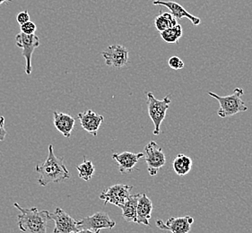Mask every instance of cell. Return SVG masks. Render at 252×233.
Here are the masks:
<instances>
[{"mask_svg": "<svg viewBox=\"0 0 252 233\" xmlns=\"http://www.w3.org/2000/svg\"><path fill=\"white\" fill-rule=\"evenodd\" d=\"M15 207L20 212L17 215V224L22 233H47L48 222L51 221L48 211H39L37 207L23 208L17 203Z\"/></svg>", "mask_w": 252, "mask_h": 233, "instance_id": "2", "label": "cell"}, {"mask_svg": "<svg viewBox=\"0 0 252 233\" xmlns=\"http://www.w3.org/2000/svg\"><path fill=\"white\" fill-rule=\"evenodd\" d=\"M84 162L81 163L80 165L76 166V170L78 171V176L85 181L91 180L92 177L94 174L95 169L93 164V162L87 161L86 157H84Z\"/></svg>", "mask_w": 252, "mask_h": 233, "instance_id": "21", "label": "cell"}, {"mask_svg": "<svg viewBox=\"0 0 252 233\" xmlns=\"http://www.w3.org/2000/svg\"><path fill=\"white\" fill-rule=\"evenodd\" d=\"M168 65L173 70H181L184 67V62L179 57L172 56L168 61Z\"/></svg>", "mask_w": 252, "mask_h": 233, "instance_id": "22", "label": "cell"}, {"mask_svg": "<svg viewBox=\"0 0 252 233\" xmlns=\"http://www.w3.org/2000/svg\"><path fill=\"white\" fill-rule=\"evenodd\" d=\"M35 170L36 173L39 174L38 183L42 187H46L51 183L61 182L71 177L70 173L64 164V159L56 156L52 145L49 146V154L45 162L38 164Z\"/></svg>", "mask_w": 252, "mask_h": 233, "instance_id": "1", "label": "cell"}, {"mask_svg": "<svg viewBox=\"0 0 252 233\" xmlns=\"http://www.w3.org/2000/svg\"><path fill=\"white\" fill-rule=\"evenodd\" d=\"M194 218L191 216L172 217L165 222L157 220V226L163 231H169L172 233H189L191 230Z\"/></svg>", "mask_w": 252, "mask_h": 233, "instance_id": "11", "label": "cell"}, {"mask_svg": "<svg viewBox=\"0 0 252 233\" xmlns=\"http://www.w3.org/2000/svg\"><path fill=\"white\" fill-rule=\"evenodd\" d=\"M207 93L208 95L217 99L219 102L220 109L218 110L217 113L221 117L233 116L240 112H246L248 110V107L242 101V96L244 94V91L242 88L234 89L232 95L228 96H219L218 94L212 91H208Z\"/></svg>", "mask_w": 252, "mask_h": 233, "instance_id": "3", "label": "cell"}, {"mask_svg": "<svg viewBox=\"0 0 252 233\" xmlns=\"http://www.w3.org/2000/svg\"><path fill=\"white\" fill-rule=\"evenodd\" d=\"M177 19L170 13H161L157 15L155 19V26L157 30L160 32L162 30H166L169 28H172L173 26H177Z\"/></svg>", "mask_w": 252, "mask_h": 233, "instance_id": "20", "label": "cell"}, {"mask_svg": "<svg viewBox=\"0 0 252 233\" xmlns=\"http://www.w3.org/2000/svg\"><path fill=\"white\" fill-rule=\"evenodd\" d=\"M116 222L111 220L109 214L104 212H97L89 217L77 221L78 230H90L98 232L102 229H112L115 227Z\"/></svg>", "mask_w": 252, "mask_h": 233, "instance_id": "8", "label": "cell"}, {"mask_svg": "<svg viewBox=\"0 0 252 233\" xmlns=\"http://www.w3.org/2000/svg\"><path fill=\"white\" fill-rule=\"evenodd\" d=\"M140 196L141 194H131L129 198H127L126 203L121 207L122 217L128 223H136V208Z\"/></svg>", "mask_w": 252, "mask_h": 233, "instance_id": "17", "label": "cell"}, {"mask_svg": "<svg viewBox=\"0 0 252 233\" xmlns=\"http://www.w3.org/2000/svg\"><path fill=\"white\" fill-rule=\"evenodd\" d=\"M183 34L182 26L181 25H177L172 28H169L166 30H162L160 32L161 39L168 44H176L180 41Z\"/></svg>", "mask_w": 252, "mask_h": 233, "instance_id": "19", "label": "cell"}, {"mask_svg": "<svg viewBox=\"0 0 252 233\" xmlns=\"http://www.w3.org/2000/svg\"><path fill=\"white\" fill-rule=\"evenodd\" d=\"M144 158V153L124 152L121 153H113L112 159L119 164L120 172L122 174L130 173L137 162Z\"/></svg>", "mask_w": 252, "mask_h": 233, "instance_id": "12", "label": "cell"}, {"mask_svg": "<svg viewBox=\"0 0 252 233\" xmlns=\"http://www.w3.org/2000/svg\"><path fill=\"white\" fill-rule=\"evenodd\" d=\"M133 186L117 184L107 189H104L101 195L100 199L104 201V204L110 203L118 207L121 208L126 203L127 198L131 195Z\"/></svg>", "mask_w": 252, "mask_h": 233, "instance_id": "7", "label": "cell"}, {"mask_svg": "<svg viewBox=\"0 0 252 233\" xmlns=\"http://www.w3.org/2000/svg\"><path fill=\"white\" fill-rule=\"evenodd\" d=\"M100 233V231L93 232V231H90V230H78L76 233Z\"/></svg>", "mask_w": 252, "mask_h": 233, "instance_id": "26", "label": "cell"}, {"mask_svg": "<svg viewBox=\"0 0 252 233\" xmlns=\"http://www.w3.org/2000/svg\"><path fill=\"white\" fill-rule=\"evenodd\" d=\"M54 126L58 129V131L61 132V134L66 137L69 138L71 137V133L75 127L76 120L74 117H72L70 115L62 113V112H54Z\"/></svg>", "mask_w": 252, "mask_h": 233, "instance_id": "16", "label": "cell"}, {"mask_svg": "<svg viewBox=\"0 0 252 233\" xmlns=\"http://www.w3.org/2000/svg\"><path fill=\"white\" fill-rule=\"evenodd\" d=\"M155 5H162L165 6L169 10L171 11L172 14L177 20L182 19L186 17L190 21L193 26H199L201 24L200 18L197 16L189 14L188 11L185 10V8L182 5L178 4L176 2L173 1H162V0H156L153 3Z\"/></svg>", "mask_w": 252, "mask_h": 233, "instance_id": "14", "label": "cell"}, {"mask_svg": "<svg viewBox=\"0 0 252 233\" xmlns=\"http://www.w3.org/2000/svg\"><path fill=\"white\" fill-rule=\"evenodd\" d=\"M172 102L170 95L164 97L162 100H157L153 92H147L148 114L155 125L154 135L159 136L161 133V125L166 116V112Z\"/></svg>", "mask_w": 252, "mask_h": 233, "instance_id": "4", "label": "cell"}, {"mask_svg": "<svg viewBox=\"0 0 252 233\" xmlns=\"http://www.w3.org/2000/svg\"><path fill=\"white\" fill-rule=\"evenodd\" d=\"M16 21L19 25H23L26 22H29L30 21V15H29V12L28 10L22 11L20 12L17 16H16Z\"/></svg>", "mask_w": 252, "mask_h": 233, "instance_id": "24", "label": "cell"}, {"mask_svg": "<svg viewBox=\"0 0 252 233\" xmlns=\"http://www.w3.org/2000/svg\"><path fill=\"white\" fill-rule=\"evenodd\" d=\"M144 153V159L147 164V171L151 176H156L159 170L166 163L165 154L157 142L151 141L146 145Z\"/></svg>", "mask_w": 252, "mask_h": 233, "instance_id": "5", "label": "cell"}, {"mask_svg": "<svg viewBox=\"0 0 252 233\" xmlns=\"http://www.w3.org/2000/svg\"><path fill=\"white\" fill-rule=\"evenodd\" d=\"M153 212L151 199L146 194H141L136 208V223L148 226Z\"/></svg>", "mask_w": 252, "mask_h": 233, "instance_id": "15", "label": "cell"}, {"mask_svg": "<svg viewBox=\"0 0 252 233\" xmlns=\"http://www.w3.org/2000/svg\"><path fill=\"white\" fill-rule=\"evenodd\" d=\"M36 30H37V26L33 22H26L25 24L21 25V32L25 33V34H34Z\"/></svg>", "mask_w": 252, "mask_h": 233, "instance_id": "23", "label": "cell"}, {"mask_svg": "<svg viewBox=\"0 0 252 233\" xmlns=\"http://www.w3.org/2000/svg\"><path fill=\"white\" fill-rule=\"evenodd\" d=\"M12 0H0V5H2V4H5V3H7V2H11Z\"/></svg>", "mask_w": 252, "mask_h": 233, "instance_id": "27", "label": "cell"}, {"mask_svg": "<svg viewBox=\"0 0 252 233\" xmlns=\"http://www.w3.org/2000/svg\"><path fill=\"white\" fill-rule=\"evenodd\" d=\"M193 162L190 157L187 156L185 154L180 153L178 154L174 161L172 162V168L177 175L179 176H185L191 170Z\"/></svg>", "mask_w": 252, "mask_h": 233, "instance_id": "18", "label": "cell"}, {"mask_svg": "<svg viewBox=\"0 0 252 233\" xmlns=\"http://www.w3.org/2000/svg\"><path fill=\"white\" fill-rule=\"evenodd\" d=\"M15 44L22 49V54L26 59V75H31L32 73V57L36 48L40 46V39L39 37L34 34H25L23 32H19L15 36Z\"/></svg>", "mask_w": 252, "mask_h": 233, "instance_id": "6", "label": "cell"}, {"mask_svg": "<svg viewBox=\"0 0 252 233\" xmlns=\"http://www.w3.org/2000/svg\"><path fill=\"white\" fill-rule=\"evenodd\" d=\"M107 66L121 68L128 62V51L121 44L110 45L101 53Z\"/></svg>", "mask_w": 252, "mask_h": 233, "instance_id": "10", "label": "cell"}, {"mask_svg": "<svg viewBox=\"0 0 252 233\" xmlns=\"http://www.w3.org/2000/svg\"><path fill=\"white\" fill-rule=\"evenodd\" d=\"M78 119L80 120L81 126L86 130L92 134L94 137L97 136L101 123L104 121V117L97 114L92 110H88L85 112H80L78 114Z\"/></svg>", "mask_w": 252, "mask_h": 233, "instance_id": "13", "label": "cell"}, {"mask_svg": "<svg viewBox=\"0 0 252 233\" xmlns=\"http://www.w3.org/2000/svg\"><path fill=\"white\" fill-rule=\"evenodd\" d=\"M6 136V130L5 129V117L0 116V141L5 140Z\"/></svg>", "mask_w": 252, "mask_h": 233, "instance_id": "25", "label": "cell"}, {"mask_svg": "<svg viewBox=\"0 0 252 233\" xmlns=\"http://www.w3.org/2000/svg\"><path fill=\"white\" fill-rule=\"evenodd\" d=\"M49 217L55 223L53 233H72L78 231L77 221L72 218L61 208H56L54 213H50Z\"/></svg>", "mask_w": 252, "mask_h": 233, "instance_id": "9", "label": "cell"}]
</instances>
